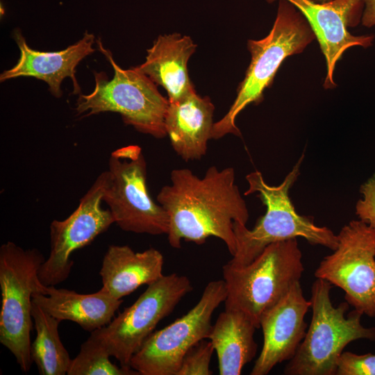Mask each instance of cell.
<instances>
[{"instance_id": "obj_1", "label": "cell", "mask_w": 375, "mask_h": 375, "mask_svg": "<svg viewBox=\"0 0 375 375\" xmlns=\"http://www.w3.org/2000/svg\"><path fill=\"white\" fill-rule=\"evenodd\" d=\"M170 180L156 197L169 216V245L180 249L183 240L202 244L213 236L224 242L233 256L237 249L233 223L246 225L249 217L235 183L234 169L213 165L202 178L189 169H175Z\"/></svg>"}, {"instance_id": "obj_2", "label": "cell", "mask_w": 375, "mask_h": 375, "mask_svg": "<svg viewBox=\"0 0 375 375\" xmlns=\"http://www.w3.org/2000/svg\"><path fill=\"white\" fill-rule=\"evenodd\" d=\"M303 154L282 183L276 186L267 184L261 172L254 171L246 176L248 189L244 195L257 193L266 206V212L252 229L239 222L233 223L237 249L227 263L242 267L253 261L270 244L299 237L310 244L321 245L334 251L338 235L326 226H318L313 218L297 213L289 192L300 174Z\"/></svg>"}, {"instance_id": "obj_3", "label": "cell", "mask_w": 375, "mask_h": 375, "mask_svg": "<svg viewBox=\"0 0 375 375\" xmlns=\"http://www.w3.org/2000/svg\"><path fill=\"white\" fill-rule=\"evenodd\" d=\"M315 39V33L301 12L289 1L279 0L269 34L261 40L247 42L251 56L250 64L230 109L214 123L211 139H219L229 133L241 136L235 124L239 113L251 103H260L265 90L272 85L283 60L302 53Z\"/></svg>"}, {"instance_id": "obj_4", "label": "cell", "mask_w": 375, "mask_h": 375, "mask_svg": "<svg viewBox=\"0 0 375 375\" xmlns=\"http://www.w3.org/2000/svg\"><path fill=\"white\" fill-rule=\"evenodd\" d=\"M332 284L317 278L311 287L312 319L306 335L283 373L287 375H335L338 358L350 342L375 341V327L361 324L363 315L354 309L345 316L349 304L345 301L334 307Z\"/></svg>"}, {"instance_id": "obj_5", "label": "cell", "mask_w": 375, "mask_h": 375, "mask_svg": "<svg viewBox=\"0 0 375 375\" xmlns=\"http://www.w3.org/2000/svg\"><path fill=\"white\" fill-rule=\"evenodd\" d=\"M99 50L106 56L114 70L112 79L104 72H94L95 86L88 94H80L76 111L90 116L104 112H118L124 122L138 131L156 138L167 136L165 116L169 100L158 90L156 84L135 67L121 68L110 50L97 40Z\"/></svg>"}, {"instance_id": "obj_6", "label": "cell", "mask_w": 375, "mask_h": 375, "mask_svg": "<svg viewBox=\"0 0 375 375\" xmlns=\"http://www.w3.org/2000/svg\"><path fill=\"white\" fill-rule=\"evenodd\" d=\"M304 267L297 238L270 244L250 263L222 267L225 308L247 314L257 328L262 314L300 281Z\"/></svg>"}, {"instance_id": "obj_7", "label": "cell", "mask_w": 375, "mask_h": 375, "mask_svg": "<svg viewBox=\"0 0 375 375\" xmlns=\"http://www.w3.org/2000/svg\"><path fill=\"white\" fill-rule=\"evenodd\" d=\"M44 260L38 249H24L10 241L0 247V342L12 353L25 373L33 362V295L45 293V285L38 277Z\"/></svg>"}, {"instance_id": "obj_8", "label": "cell", "mask_w": 375, "mask_h": 375, "mask_svg": "<svg viewBox=\"0 0 375 375\" xmlns=\"http://www.w3.org/2000/svg\"><path fill=\"white\" fill-rule=\"evenodd\" d=\"M192 290L187 276L176 273L163 275L148 285L137 300L110 323L91 332L88 338L101 345L122 366L130 367L133 356L159 322Z\"/></svg>"}, {"instance_id": "obj_9", "label": "cell", "mask_w": 375, "mask_h": 375, "mask_svg": "<svg viewBox=\"0 0 375 375\" xmlns=\"http://www.w3.org/2000/svg\"><path fill=\"white\" fill-rule=\"evenodd\" d=\"M107 172L103 201L108 206L115 223L127 232L167 234L169 216L149 195L141 147L128 145L112 151Z\"/></svg>"}, {"instance_id": "obj_10", "label": "cell", "mask_w": 375, "mask_h": 375, "mask_svg": "<svg viewBox=\"0 0 375 375\" xmlns=\"http://www.w3.org/2000/svg\"><path fill=\"white\" fill-rule=\"evenodd\" d=\"M226 294L224 280L209 282L192 309L147 338L133 356L130 367L140 375H176L185 353L208 338L212 314Z\"/></svg>"}, {"instance_id": "obj_11", "label": "cell", "mask_w": 375, "mask_h": 375, "mask_svg": "<svg viewBox=\"0 0 375 375\" xmlns=\"http://www.w3.org/2000/svg\"><path fill=\"white\" fill-rule=\"evenodd\" d=\"M338 244L315 272L344 292L349 306L375 317V231L361 220H352L338 233Z\"/></svg>"}, {"instance_id": "obj_12", "label": "cell", "mask_w": 375, "mask_h": 375, "mask_svg": "<svg viewBox=\"0 0 375 375\" xmlns=\"http://www.w3.org/2000/svg\"><path fill=\"white\" fill-rule=\"evenodd\" d=\"M107 180L108 172L105 171L98 176L69 216L51 222L50 253L38 272L43 285L56 286L65 281L74 264L70 259L72 253L90 244L115 223L110 210L101 206Z\"/></svg>"}, {"instance_id": "obj_13", "label": "cell", "mask_w": 375, "mask_h": 375, "mask_svg": "<svg viewBox=\"0 0 375 375\" xmlns=\"http://www.w3.org/2000/svg\"><path fill=\"white\" fill-rule=\"evenodd\" d=\"M279 0H267L272 3ZM304 16L317 40L326 63V76L323 86L334 88L337 84L333 74L337 62L349 48L372 45L374 36L353 35L348 30L360 22L363 0H331L324 3L312 0H285Z\"/></svg>"}, {"instance_id": "obj_14", "label": "cell", "mask_w": 375, "mask_h": 375, "mask_svg": "<svg viewBox=\"0 0 375 375\" xmlns=\"http://www.w3.org/2000/svg\"><path fill=\"white\" fill-rule=\"evenodd\" d=\"M310 307L311 301L303 296L298 281L262 314L260 328L263 344L251 375H267L277 364L294 357L306 335L305 316Z\"/></svg>"}, {"instance_id": "obj_15", "label": "cell", "mask_w": 375, "mask_h": 375, "mask_svg": "<svg viewBox=\"0 0 375 375\" xmlns=\"http://www.w3.org/2000/svg\"><path fill=\"white\" fill-rule=\"evenodd\" d=\"M13 38L20 50V57L13 67L1 74V82L19 76H32L47 83L51 93L60 98L62 96L61 83L65 78L69 77L73 83V93H81L76 78V67L84 58L95 51L92 47L93 34L85 31L76 43L63 50L51 52L31 49L20 30L14 31Z\"/></svg>"}, {"instance_id": "obj_16", "label": "cell", "mask_w": 375, "mask_h": 375, "mask_svg": "<svg viewBox=\"0 0 375 375\" xmlns=\"http://www.w3.org/2000/svg\"><path fill=\"white\" fill-rule=\"evenodd\" d=\"M215 106L210 97L196 91L181 101L170 103L165 130L174 151L185 161L200 160L207 151Z\"/></svg>"}, {"instance_id": "obj_17", "label": "cell", "mask_w": 375, "mask_h": 375, "mask_svg": "<svg viewBox=\"0 0 375 375\" xmlns=\"http://www.w3.org/2000/svg\"><path fill=\"white\" fill-rule=\"evenodd\" d=\"M197 47L187 35H160L147 50L145 61L135 68L165 89L169 102L181 101L195 91L188 62Z\"/></svg>"}, {"instance_id": "obj_18", "label": "cell", "mask_w": 375, "mask_h": 375, "mask_svg": "<svg viewBox=\"0 0 375 375\" xmlns=\"http://www.w3.org/2000/svg\"><path fill=\"white\" fill-rule=\"evenodd\" d=\"M163 264L162 254L154 248L135 252L127 245H110L99 272L102 288L121 300L140 286L161 278Z\"/></svg>"}, {"instance_id": "obj_19", "label": "cell", "mask_w": 375, "mask_h": 375, "mask_svg": "<svg viewBox=\"0 0 375 375\" xmlns=\"http://www.w3.org/2000/svg\"><path fill=\"white\" fill-rule=\"evenodd\" d=\"M44 289V294L33 295L35 303L60 322L72 321L90 333L110 323L123 302L102 288L91 294L58 289L53 285H45Z\"/></svg>"}, {"instance_id": "obj_20", "label": "cell", "mask_w": 375, "mask_h": 375, "mask_svg": "<svg viewBox=\"0 0 375 375\" xmlns=\"http://www.w3.org/2000/svg\"><path fill=\"white\" fill-rule=\"evenodd\" d=\"M256 328L251 318L240 310L225 308L219 315L208 339L217 353L220 375H240L253 360L258 349L254 339Z\"/></svg>"}, {"instance_id": "obj_21", "label": "cell", "mask_w": 375, "mask_h": 375, "mask_svg": "<svg viewBox=\"0 0 375 375\" xmlns=\"http://www.w3.org/2000/svg\"><path fill=\"white\" fill-rule=\"evenodd\" d=\"M31 313L36 337L31 343V355L40 374H67L72 359L59 335L60 321L33 301Z\"/></svg>"}, {"instance_id": "obj_22", "label": "cell", "mask_w": 375, "mask_h": 375, "mask_svg": "<svg viewBox=\"0 0 375 375\" xmlns=\"http://www.w3.org/2000/svg\"><path fill=\"white\" fill-rule=\"evenodd\" d=\"M99 344L88 338L81 346L78 355L72 359L68 375H138L131 367H118Z\"/></svg>"}, {"instance_id": "obj_23", "label": "cell", "mask_w": 375, "mask_h": 375, "mask_svg": "<svg viewBox=\"0 0 375 375\" xmlns=\"http://www.w3.org/2000/svg\"><path fill=\"white\" fill-rule=\"evenodd\" d=\"M214 351L210 340H200L185 353L176 375L212 374L210 363Z\"/></svg>"}, {"instance_id": "obj_24", "label": "cell", "mask_w": 375, "mask_h": 375, "mask_svg": "<svg viewBox=\"0 0 375 375\" xmlns=\"http://www.w3.org/2000/svg\"><path fill=\"white\" fill-rule=\"evenodd\" d=\"M336 375H375V354L343 351L336 363Z\"/></svg>"}, {"instance_id": "obj_25", "label": "cell", "mask_w": 375, "mask_h": 375, "mask_svg": "<svg viewBox=\"0 0 375 375\" xmlns=\"http://www.w3.org/2000/svg\"><path fill=\"white\" fill-rule=\"evenodd\" d=\"M360 192L363 198L356 204V214L375 231V174L361 185Z\"/></svg>"}, {"instance_id": "obj_26", "label": "cell", "mask_w": 375, "mask_h": 375, "mask_svg": "<svg viewBox=\"0 0 375 375\" xmlns=\"http://www.w3.org/2000/svg\"><path fill=\"white\" fill-rule=\"evenodd\" d=\"M364 9L361 23L364 26H375V0H363Z\"/></svg>"}, {"instance_id": "obj_27", "label": "cell", "mask_w": 375, "mask_h": 375, "mask_svg": "<svg viewBox=\"0 0 375 375\" xmlns=\"http://www.w3.org/2000/svg\"><path fill=\"white\" fill-rule=\"evenodd\" d=\"M312 1H316V2H319V3H324V2H326L331 0H312Z\"/></svg>"}]
</instances>
